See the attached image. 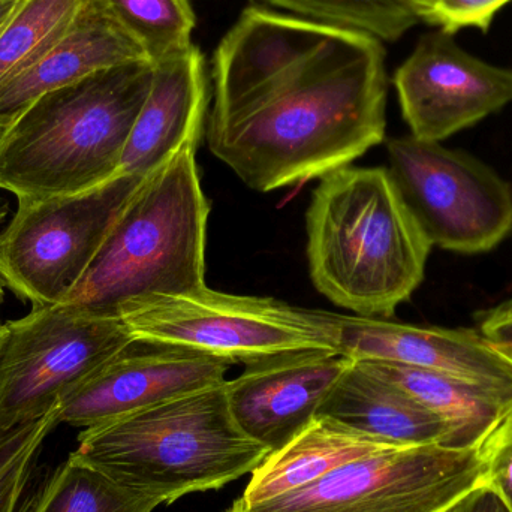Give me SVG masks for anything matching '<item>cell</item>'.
<instances>
[{
    "instance_id": "27",
    "label": "cell",
    "mask_w": 512,
    "mask_h": 512,
    "mask_svg": "<svg viewBox=\"0 0 512 512\" xmlns=\"http://www.w3.org/2000/svg\"><path fill=\"white\" fill-rule=\"evenodd\" d=\"M477 321L481 336L512 367V300L484 310Z\"/></svg>"
},
{
    "instance_id": "1",
    "label": "cell",
    "mask_w": 512,
    "mask_h": 512,
    "mask_svg": "<svg viewBox=\"0 0 512 512\" xmlns=\"http://www.w3.org/2000/svg\"><path fill=\"white\" fill-rule=\"evenodd\" d=\"M385 56L367 33L249 6L213 54L210 150L258 192L349 167L385 140Z\"/></svg>"
},
{
    "instance_id": "4",
    "label": "cell",
    "mask_w": 512,
    "mask_h": 512,
    "mask_svg": "<svg viewBox=\"0 0 512 512\" xmlns=\"http://www.w3.org/2000/svg\"><path fill=\"white\" fill-rule=\"evenodd\" d=\"M270 453L237 426L224 382L83 429L71 454L170 505L252 474Z\"/></svg>"
},
{
    "instance_id": "24",
    "label": "cell",
    "mask_w": 512,
    "mask_h": 512,
    "mask_svg": "<svg viewBox=\"0 0 512 512\" xmlns=\"http://www.w3.org/2000/svg\"><path fill=\"white\" fill-rule=\"evenodd\" d=\"M57 424L59 408L32 423L0 432V512H24L39 453Z\"/></svg>"
},
{
    "instance_id": "11",
    "label": "cell",
    "mask_w": 512,
    "mask_h": 512,
    "mask_svg": "<svg viewBox=\"0 0 512 512\" xmlns=\"http://www.w3.org/2000/svg\"><path fill=\"white\" fill-rule=\"evenodd\" d=\"M394 87L412 137L441 143L512 102V69L472 56L436 30L421 36Z\"/></svg>"
},
{
    "instance_id": "8",
    "label": "cell",
    "mask_w": 512,
    "mask_h": 512,
    "mask_svg": "<svg viewBox=\"0 0 512 512\" xmlns=\"http://www.w3.org/2000/svg\"><path fill=\"white\" fill-rule=\"evenodd\" d=\"M144 177L117 174L66 197L17 200L0 233V280L33 307L65 303Z\"/></svg>"
},
{
    "instance_id": "25",
    "label": "cell",
    "mask_w": 512,
    "mask_h": 512,
    "mask_svg": "<svg viewBox=\"0 0 512 512\" xmlns=\"http://www.w3.org/2000/svg\"><path fill=\"white\" fill-rule=\"evenodd\" d=\"M418 23L454 33L468 27L487 32L496 14L512 0H405Z\"/></svg>"
},
{
    "instance_id": "23",
    "label": "cell",
    "mask_w": 512,
    "mask_h": 512,
    "mask_svg": "<svg viewBox=\"0 0 512 512\" xmlns=\"http://www.w3.org/2000/svg\"><path fill=\"white\" fill-rule=\"evenodd\" d=\"M295 17L394 42L418 24L405 0H265Z\"/></svg>"
},
{
    "instance_id": "9",
    "label": "cell",
    "mask_w": 512,
    "mask_h": 512,
    "mask_svg": "<svg viewBox=\"0 0 512 512\" xmlns=\"http://www.w3.org/2000/svg\"><path fill=\"white\" fill-rule=\"evenodd\" d=\"M391 179L430 245L483 254L512 233V188L480 159L436 141L391 138Z\"/></svg>"
},
{
    "instance_id": "17",
    "label": "cell",
    "mask_w": 512,
    "mask_h": 512,
    "mask_svg": "<svg viewBox=\"0 0 512 512\" xmlns=\"http://www.w3.org/2000/svg\"><path fill=\"white\" fill-rule=\"evenodd\" d=\"M316 417L331 418L397 447H445L448 438L444 421L357 361L340 376Z\"/></svg>"
},
{
    "instance_id": "6",
    "label": "cell",
    "mask_w": 512,
    "mask_h": 512,
    "mask_svg": "<svg viewBox=\"0 0 512 512\" xmlns=\"http://www.w3.org/2000/svg\"><path fill=\"white\" fill-rule=\"evenodd\" d=\"M135 342L252 363L291 351L339 354L334 313L203 286L135 298L119 313Z\"/></svg>"
},
{
    "instance_id": "31",
    "label": "cell",
    "mask_w": 512,
    "mask_h": 512,
    "mask_svg": "<svg viewBox=\"0 0 512 512\" xmlns=\"http://www.w3.org/2000/svg\"><path fill=\"white\" fill-rule=\"evenodd\" d=\"M9 213V204L8 201L5 200V198L0 195V224H2L3 221H5L6 216H8Z\"/></svg>"
},
{
    "instance_id": "14",
    "label": "cell",
    "mask_w": 512,
    "mask_h": 512,
    "mask_svg": "<svg viewBox=\"0 0 512 512\" xmlns=\"http://www.w3.org/2000/svg\"><path fill=\"white\" fill-rule=\"evenodd\" d=\"M339 354L454 373L512 387V367L478 330L403 324L387 318L334 313Z\"/></svg>"
},
{
    "instance_id": "12",
    "label": "cell",
    "mask_w": 512,
    "mask_h": 512,
    "mask_svg": "<svg viewBox=\"0 0 512 512\" xmlns=\"http://www.w3.org/2000/svg\"><path fill=\"white\" fill-rule=\"evenodd\" d=\"M134 345L60 402V423L89 429L204 388L224 384L231 361L191 349Z\"/></svg>"
},
{
    "instance_id": "30",
    "label": "cell",
    "mask_w": 512,
    "mask_h": 512,
    "mask_svg": "<svg viewBox=\"0 0 512 512\" xmlns=\"http://www.w3.org/2000/svg\"><path fill=\"white\" fill-rule=\"evenodd\" d=\"M12 117L14 116H0V141L3 140L6 132H8L9 126H11Z\"/></svg>"
},
{
    "instance_id": "22",
    "label": "cell",
    "mask_w": 512,
    "mask_h": 512,
    "mask_svg": "<svg viewBox=\"0 0 512 512\" xmlns=\"http://www.w3.org/2000/svg\"><path fill=\"white\" fill-rule=\"evenodd\" d=\"M153 65L192 47L197 17L191 0H107Z\"/></svg>"
},
{
    "instance_id": "18",
    "label": "cell",
    "mask_w": 512,
    "mask_h": 512,
    "mask_svg": "<svg viewBox=\"0 0 512 512\" xmlns=\"http://www.w3.org/2000/svg\"><path fill=\"white\" fill-rule=\"evenodd\" d=\"M393 382L429 409L448 429L445 447L480 450L493 430L512 414V387L454 373L379 361H357Z\"/></svg>"
},
{
    "instance_id": "2",
    "label": "cell",
    "mask_w": 512,
    "mask_h": 512,
    "mask_svg": "<svg viewBox=\"0 0 512 512\" xmlns=\"http://www.w3.org/2000/svg\"><path fill=\"white\" fill-rule=\"evenodd\" d=\"M306 230L313 285L355 315L390 318L423 282L432 245L388 168L345 167L322 177Z\"/></svg>"
},
{
    "instance_id": "28",
    "label": "cell",
    "mask_w": 512,
    "mask_h": 512,
    "mask_svg": "<svg viewBox=\"0 0 512 512\" xmlns=\"http://www.w3.org/2000/svg\"><path fill=\"white\" fill-rule=\"evenodd\" d=\"M445 512H508V510L492 490L478 487Z\"/></svg>"
},
{
    "instance_id": "20",
    "label": "cell",
    "mask_w": 512,
    "mask_h": 512,
    "mask_svg": "<svg viewBox=\"0 0 512 512\" xmlns=\"http://www.w3.org/2000/svg\"><path fill=\"white\" fill-rule=\"evenodd\" d=\"M159 505L158 499L117 483L69 454L38 492L27 496L24 512H153Z\"/></svg>"
},
{
    "instance_id": "3",
    "label": "cell",
    "mask_w": 512,
    "mask_h": 512,
    "mask_svg": "<svg viewBox=\"0 0 512 512\" xmlns=\"http://www.w3.org/2000/svg\"><path fill=\"white\" fill-rule=\"evenodd\" d=\"M153 72V63H128L33 99L0 141V189L38 200L114 179Z\"/></svg>"
},
{
    "instance_id": "26",
    "label": "cell",
    "mask_w": 512,
    "mask_h": 512,
    "mask_svg": "<svg viewBox=\"0 0 512 512\" xmlns=\"http://www.w3.org/2000/svg\"><path fill=\"white\" fill-rule=\"evenodd\" d=\"M483 486L492 490L512 512V414L508 415L480 447Z\"/></svg>"
},
{
    "instance_id": "7",
    "label": "cell",
    "mask_w": 512,
    "mask_h": 512,
    "mask_svg": "<svg viewBox=\"0 0 512 512\" xmlns=\"http://www.w3.org/2000/svg\"><path fill=\"white\" fill-rule=\"evenodd\" d=\"M119 316L72 304L33 307L0 324V432L59 408L72 390L134 345Z\"/></svg>"
},
{
    "instance_id": "10",
    "label": "cell",
    "mask_w": 512,
    "mask_h": 512,
    "mask_svg": "<svg viewBox=\"0 0 512 512\" xmlns=\"http://www.w3.org/2000/svg\"><path fill=\"white\" fill-rule=\"evenodd\" d=\"M481 486L480 450L421 445L369 454L309 486L225 512H445Z\"/></svg>"
},
{
    "instance_id": "19",
    "label": "cell",
    "mask_w": 512,
    "mask_h": 512,
    "mask_svg": "<svg viewBox=\"0 0 512 512\" xmlns=\"http://www.w3.org/2000/svg\"><path fill=\"white\" fill-rule=\"evenodd\" d=\"M394 448L406 447L358 432L331 418L315 417L289 444L265 457L236 502L249 507L271 501L309 486L346 463Z\"/></svg>"
},
{
    "instance_id": "5",
    "label": "cell",
    "mask_w": 512,
    "mask_h": 512,
    "mask_svg": "<svg viewBox=\"0 0 512 512\" xmlns=\"http://www.w3.org/2000/svg\"><path fill=\"white\" fill-rule=\"evenodd\" d=\"M197 150L186 147L144 177L66 304L119 316L135 298L206 286L210 204L201 188Z\"/></svg>"
},
{
    "instance_id": "32",
    "label": "cell",
    "mask_w": 512,
    "mask_h": 512,
    "mask_svg": "<svg viewBox=\"0 0 512 512\" xmlns=\"http://www.w3.org/2000/svg\"><path fill=\"white\" fill-rule=\"evenodd\" d=\"M3 297H5V292H3V283L0 280V307H2Z\"/></svg>"
},
{
    "instance_id": "16",
    "label": "cell",
    "mask_w": 512,
    "mask_h": 512,
    "mask_svg": "<svg viewBox=\"0 0 512 512\" xmlns=\"http://www.w3.org/2000/svg\"><path fill=\"white\" fill-rule=\"evenodd\" d=\"M135 62H150L143 45L107 0H87L59 44L38 65L0 89V116H15L44 93Z\"/></svg>"
},
{
    "instance_id": "13",
    "label": "cell",
    "mask_w": 512,
    "mask_h": 512,
    "mask_svg": "<svg viewBox=\"0 0 512 512\" xmlns=\"http://www.w3.org/2000/svg\"><path fill=\"white\" fill-rule=\"evenodd\" d=\"M352 360L324 351H291L245 364L225 381L237 426L271 453L285 447L318 415Z\"/></svg>"
},
{
    "instance_id": "15",
    "label": "cell",
    "mask_w": 512,
    "mask_h": 512,
    "mask_svg": "<svg viewBox=\"0 0 512 512\" xmlns=\"http://www.w3.org/2000/svg\"><path fill=\"white\" fill-rule=\"evenodd\" d=\"M149 96L138 114L119 174L147 177L186 147L200 146L210 102L203 51L192 45L156 63Z\"/></svg>"
},
{
    "instance_id": "21",
    "label": "cell",
    "mask_w": 512,
    "mask_h": 512,
    "mask_svg": "<svg viewBox=\"0 0 512 512\" xmlns=\"http://www.w3.org/2000/svg\"><path fill=\"white\" fill-rule=\"evenodd\" d=\"M87 0H23L0 33V89L38 65L68 33Z\"/></svg>"
},
{
    "instance_id": "29",
    "label": "cell",
    "mask_w": 512,
    "mask_h": 512,
    "mask_svg": "<svg viewBox=\"0 0 512 512\" xmlns=\"http://www.w3.org/2000/svg\"><path fill=\"white\" fill-rule=\"evenodd\" d=\"M23 0H0V33L11 20Z\"/></svg>"
}]
</instances>
